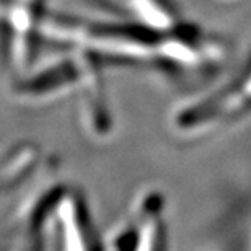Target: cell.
<instances>
[{
    "mask_svg": "<svg viewBox=\"0 0 251 251\" xmlns=\"http://www.w3.org/2000/svg\"><path fill=\"white\" fill-rule=\"evenodd\" d=\"M111 247L119 250H158L165 242L163 198L144 191L135 199L129 219L111 233Z\"/></svg>",
    "mask_w": 251,
    "mask_h": 251,
    "instance_id": "4",
    "label": "cell"
},
{
    "mask_svg": "<svg viewBox=\"0 0 251 251\" xmlns=\"http://www.w3.org/2000/svg\"><path fill=\"white\" fill-rule=\"evenodd\" d=\"M123 3L137 18V23L157 31L176 28V20L167 0H123Z\"/></svg>",
    "mask_w": 251,
    "mask_h": 251,
    "instance_id": "6",
    "label": "cell"
},
{
    "mask_svg": "<svg viewBox=\"0 0 251 251\" xmlns=\"http://www.w3.org/2000/svg\"><path fill=\"white\" fill-rule=\"evenodd\" d=\"M43 0H7L3 15L5 54L15 74L22 75L31 64L36 41L41 39Z\"/></svg>",
    "mask_w": 251,
    "mask_h": 251,
    "instance_id": "3",
    "label": "cell"
},
{
    "mask_svg": "<svg viewBox=\"0 0 251 251\" xmlns=\"http://www.w3.org/2000/svg\"><path fill=\"white\" fill-rule=\"evenodd\" d=\"M5 8H7V0H0V23H2V20H3Z\"/></svg>",
    "mask_w": 251,
    "mask_h": 251,
    "instance_id": "7",
    "label": "cell"
},
{
    "mask_svg": "<svg viewBox=\"0 0 251 251\" xmlns=\"http://www.w3.org/2000/svg\"><path fill=\"white\" fill-rule=\"evenodd\" d=\"M38 150L31 144H17L0 153V191L15 188L34 168Z\"/></svg>",
    "mask_w": 251,
    "mask_h": 251,
    "instance_id": "5",
    "label": "cell"
},
{
    "mask_svg": "<svg viewBox=\"0 0 251 251\" xmlns=\"http://www.w3.org/2000/svg\"><path fill=\"white\" fill-rule=\"evenodd\" d=\"M26 235L34 248H95V233L87 207L74 191H44L22 209Z\"/></svg>",
    "mask_w": 251,
    "mask_h": 251,
    "instance_id": "1",
    "label": "cell"
},
{
    "mask_svg": "<svg viewBox=\"0 0 251 251\" xmlns=\"http://www.w3.org/2000/svg\"><path fill=\"white\" fill-rule=\"evenodd\" d=\"M248 106H251V67L230 87L183 104L173 113L172 123L175 129L184 134L205 132L248 111Z\"/></svg>",
    "mask_w": 251,
    "mask_h": 251,
    "instance_id": "2",
    "label": "cell"
}]
</instances>
